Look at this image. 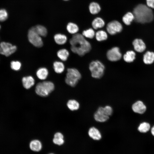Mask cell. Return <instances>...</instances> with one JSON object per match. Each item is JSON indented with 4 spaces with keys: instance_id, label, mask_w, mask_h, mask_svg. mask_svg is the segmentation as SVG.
I'll return each mask as SVG.
<instances>
[{
    "instance_id": "1",
    "label": "cell",
    "mask_w": 154,
    "mask_h": 154,
    "mask_svg": "<svg viewBox=\"0 0 154 154\" xmlns=\"http://www.w3.org/2000/svg\"><path fill=\"white\" fill-rule=\"evenodd\" d=\"M69 42L71 45V51L80 56H82L88 52L91 48L90 43L85 39L82 34L80 33L73 35Z\"/></svg>"
},
{
    "instance_id": "2",
    "label": "cell",
    "mask_w": 154,
    "mask_h": 154,
    "mask_svg": "<svg viewBox=\"0 0 154 154\" xmlns=\"http://www.w3.org/2000/svg\"><path fill=\"white\" fill-rule=\"evenodd\" d=\"M133 13L134 20L139 23H144L151 21L153 19V14L151 9L146 5L140 4L133 9Z\"/></svg>"
},
{
    "instance_id": "3",
    "label": "cell",
    "mask_w": 154,
    "mask_h": 154,
    "mask_svg": "<svg viewBox=\"0 0 154 154\" xmlns=\"http://www.w3.org/2000/svg\"><path fill=\"white\" fill-rule=\"evenodd\" d=\"M53 83L49 81H44L38 83L35 88L36 93L42 97L48 96L54 89Z\"/></svg>"
},
{
    "instance_id": "4",
    "label": "cell",
    "mask_w": 154,
    "mask_h": 154,
    "mask_svg": "<svg viewBox=\"0 0 154 154\" xmlns=\"http://www.w3.org/2000/svg\"><path fill=\"white\" fill-rule=\"evenodd\" d=\"M81 78V74L78 70L75 68H69L67 69L65 82L67 85L74 87Z\"/></svg>"
},
{
    "instance_id": "5",
    "label": "cell",
    "mask_w": 154,
    "mask_h": 154,
    "mask_svg": "<svg viewBox=\"0 0 154 154\" xmlns=\"http://www.w3.org/2000/svg\"><path fill=\"white\" fill-rule=\"evenodd\" d=\"M89 69L92 77L95 78L99 79L101 78L104 74L105 66L100 61H93L90 64Z\"/></svg>"
},
{
    "instance_id": "6",
    "label": "cell",
    "mask_w": 154,
    "mask_h": 154,
    "mask_svg": "<svg viewBox=\"0 0 154 154\" xmlns=\"http://www.w3.org/2000/svg\"><path fill=\"white\" fill-rule=\"evenodd\" d=\"M28 37L29 42L37 47H40L43 45L41 37L37 33L34 26L32 27L29 30Z\"/></svg>"
},
{
    "instance_id": "7",
    "label": "cell",
    "mask_w": 154,
    "mask_h": 154,
    "mask_svg": "<svg viewBox=\"0 0 154 154\" xmlns=\"http://www.w3.org/2000/svg\"><path fill=\"white\" fill-rule=\"evenodd\" d=\"M107 32L110 35H113L121 31L123 26L117 20H113L109 22L107 25Z\"/></svg>"
},
{
    "instance_id": "8",
    "label": "cell",
    "mask_w": 154,
    "mask_h": 154,
    "mask_svg": "<svg viewBox=\"0 0 154 154\" xmlns=\"http://www.w3.org/2000/svg\"><path fill=\"white\" fill-rule=\"evenodd\" d=\"M17 49V47L11 44L2 42L0 44V54L8 56L14 53Z\"/></svg>"
},
{
    "instance_id": "9",
    "label": "cell",
    "mask_w": 154,
    "mask_h": 154,
    "mask_svg": "<svg viewBox=\"0 0 154 154\" xmlns=\"http://www.w3.org/2000/svg\"><path fill=\"white\" fill-rule=\"evenodd\" d=\"M106 55L108 60L113 62L119 60L122 56L119 48L117 47H114L109 50Z\"/></svg>"
},
{
    "instance_id": "10",
    "label": "cell",
    "mask_w": 154,
    "mask_h": 154,
    "mask_svg": "<svg viewBox=\"0 0 154 154\" xmlns=\"http://www.w3.org/2000/svg\"><path fill=\"white\" fill-rule=\"evenodd\" d=\"M131 109L135 113L143 114L146 111L147 107L142 101L139 100L132 104Z\"/></svg>"
},
{
    "instance_id": "11",
    "label": "cell",
    "mask_w": 154,
    "mask_h": 154,
    "mask_svg": "<svg viewBox=\"0 0 154 154\" xmlns=\"http://www.w3.org/2000/svg\"><path fill=\"white\" fill-rule=\"evenodd\" d=\"M95 120L100 122H104L107 121L109 118V116L104 113L103 107H99L94 116Z\"/></svg>"
},
{
    "instance_id": "12",
    "label": "cell",
    "mask_w": 154,
    "mask_h": 154,
    "mask_svg": "<svg viewBox=\"0 0 154 154\" xmlns=\"http://www.w3.org/2000/svg\"><path fill=\"white\" fill-rule=\"evenodd\" d=\"M88 133L90 138L95 140H99L102 137V134L99 130L94 127L90 128Z\"/></svg>"
},
{
    "instance_id": "13",
    "label": "cell",
    "mask_w": 154,
    "mask_h": 154,
    "mask_svg": "<svg viewBox=\"0 0 154 154\" xmlns=\"http://www.w3.org/2000/svg\"><path fill=\"white\" fill-rule=\"evenodd\" d=\"M135 50L137 52H141L144 51L146 48V45L142 40L136 39L132 43Z\"/></svg>"
},
{
    "instance_id": "14",
    "label": "cell",
    "mask_w": 154,
    "mask_h": 154,
    "mask_svg": "<svg viewBox=\"0 0 154 154\" xmlns=\"http://www.w3.org/2000/svg\"><path fill=\"white\" fill-rule=\"evenodd\" d=\"M88 9L90 14L92 15H96L100 12L101 8L98 3L95 1H92L89 5Z\"/></svg>"
},
{
    "instance_id": "15",
    "label": "cell",
    "mask_w": 154,
    "mask_h": 154,
    "mask_svg": "<svg viewBox=\"0 0 154 154\" xmlns=\"http://www.w3.org/2000/svg\"><path fill=\"white\" fill-rule=\"evenodd\" d=\"M105 23L104 19L100 17L95 18L92 22V26L94 29H97L103 28L105 25Z\"/></svg>"
},
{
    "instance_id": "16",
    "label": "cell",
    "mask_w": 154,
    "mask_h": 154,
    "mask_svg": "<svg viewBox=\"0 0 154 154\" xmlns=\"http://www.w3.org/2000/svg\"><path fill=\"white\" fill-rule=\"evenodd\" d=\"M23 87L27 89H29L32 87L35 84V80L31 76H28L23 77L22 80Z\"/></svg>"
},
{
    "instance_id": "17",
    "label": "cell",
    "mask_w": 154,
    "mask_h": 154,
    "mask_svg": "<svg viewBox=\"0 0 154 154\" xmlns=\"http://www.w3.org/2000/svg\"><path fill=\"white\" fill-rule=\"evenodd\" d=\"M66 29L69 33L73 35L77 33L79 30L78 25L76 23L72 22H70L67 24Z\"/></svg>"
},
{
    "instance_id": "18",
    "label": "cell",
    "mask_w": 154,
    "mask_h": 154,
    "mask_svg": "<svg viewBox=\"0 0 154 154\" xmlns=\"http://www.w3.org/2000/svg\"><path fill=\"white\" fill-rule=\"evenodd\" d=\"M143 61L146 64H150L154 61V52L148 51L144 54Z\"/></svg>"
},
{
    "instance_id": "19",
    "label": "cell",
    "mask_w": 154,
    "mask_h": 154,
    "mask_svg": "<svg viewBox=\"0 0 154 154\" xmlns=\"http://www.w3.org/2000/svg\"><path fill=\"white\" fill-rule=\"evenodd\" d=\"M48 74V70L44 67L39 68L36 72L37 77L41 80H44L47 78Z\"/></svg>"
},
{
    "instance_id": "20",
    "label": "cell",
    "mask_w": 154,
    "mask_h": 154,
    "mask_svg": "<svg viewBox=\"0 0 154 154\" xmlns=\"http://www.w3.org/2000/svg\"><path fill=\"white\" fill-rule=\"evenodd\" d=\"M134 20V16L133 13L128 12L126 13L123 16L122 21L126 25H129Z\"/></svg>"
},
{
    "instance_id": "21",
    "label": "cell",
    "mask_w": 154,
    "mask_h": 154,
    "mask_svg": "<svg viewBox=\"0 0 154 154\" xmlns=\"http://www.w3.org/2000/svg\"><path fill=\"white\" fill-rule=\"evenodd\" d=\"M55 42L59 45H62L66 43L67 40V37L64 35L58 33L54 36Z\"/></svg>"
},
{
    "instance_id": "22",
    "label": "cell",
    "mask_w": 154,
    "mask_h": 154,
    "mask_svg": "<svg viewBox=\"0 0 154 154\" xmlns=\"http://www.w3.org/2000/svg\"><path fill=\"white\" fill-rule=\"evenodd\" d=\"M29 146L31 149L35 151H40L42 147L41 142L37 139L32 141L30 143Z\"/></svg>"
},
{
    "instance_id": "23",
    "label": "cell",
    "mask_w": 154,
    "mask_h": 154,
    "mask_svg": "<svg viewBox=\"0 0 154 154\" xmlns=\"http://www.w3.org/2000/svg\"><path fill=\"white\" fill-rule=\"evenodd\" d=\"M67 106L70 110L73 111L77 110L79 109L80 104L77 100L74 99H71L67 102Z\"/></svg>"
},
{
    "instance_id": "24",
    "label": "cell",
    "mask_w": 154,
    "mask_h": 154,
    "mask_svg": "<svg viewBox=\"0 0 154 154\" xmlns=\"http://www.w3.org/2000/svg\"><path fill=\"white\" fill-rule=\"evenodd\" d=\"M63 138V135L60 132H57L54 135L53 141L54 144L60 145L63 144L64 142Z\"/></svg>"
},
{
    "instance_id": "25",
    "label": "cell",
    "mask_w": 154,
    "mask_h": 154,
    "mask_svg": "<svg viewBox=\"0 0 154 154\" xmlns=\"http://www.w3.org/2000/svg\"><path fill=\"white\" fill-rule=\"evenodd\" d=\"M135 53L133 51H128L126 52L123 56L124 60L127 62H131L135 59Z\"/></svg>"
},
{
    "instance_id": "26",
    "label": "cell",
    "mask_w": 154,
    "mask_h": 154,
    "mask_svg": "<svg viewBox=\"0 0 154 154\" xmlns=\"http://www.w3.org/2000/svg\"><path fill=\"white\" fill-rule=\"evenodd\" d=\"M151 127L150 124L146 122L141 123L137 128V130L140 132L145 133L148 131Z\"/></svg>"
},
{
    "instance_id": "27",
    "label": "cell",
    "mask_w": 154,
    "mask_h": 154,
    "mask_svg": "<svg viewBox=\"0 0 154 154\" xmlns=\"http://www.w3.org/2000/svg\"><path fill=\"white\" fill-rule=\"evenodd\" d=\"M37 33L41 36L46 37L47 34V30L45 27L40 25H38L34 26Z\"/></svg>"
},
{
    "instance_id": "28",
    "label": "cell",
    "mask_w": 154,
    "mask_h": 154,
    "mask_svg": "<svg viewBox=\"0 0 154 154\" xmlns=\"http://www.w3.org/2000/svg\"><path fill=\"white\" fill-rule=\"evenodd\" d=\"M58 57L62 60L66 61L69 56V52L65 49H62L59 50L57 52Z\"/></svg>"
},
{
    "instance_id": "29",
    "label": "cell",
    "mask_w": 154,
    "mask_h": 154,
    "mask_svg": "<svg viewBox=\"0 0 154 154\" xmlns=\"http://www.w3.org/2000/svg\"><path fill=\"white\" fill-rule=\"evenodd\" d=\"M96 39L98 41H101L106 40L108 38L107 33L104 31L100 30L95 33Z\"/></svg>"
},
{
    "instance_id": "30",
    "label": "cell",
    "mask_w": 154,
    "mask_h": 154,
    "mask_svg": "<svg viewBox=\"0 0 154 154\" xmlns=\"http://www.w3.org/2000/svg\"><path fill=\"white\" fill-rule=\"evenodd\" d=\"M53 68L54 71L57 73H61L64 69L63 63L59 61H55L53 63Z\"/></svg>"
},
{
    "instance_id": "31",
    "label": "cell",
    "mask_w": 154,
    "mask_h": 154,
    "mask_svg": "<svg viewBox=\"0 0 154 154\" xmlns=\"http://www.w3.org/2000/svg\"><path fill=\"white\" fill-rule=\"evenodd\" d=\"M82 34L86 38H92L95 36V33L93 29L90 28L84 30L82 32Z\"/></svg>"
},
{
    "instance_id": "32",
    "label": "cell",
    "mask_w": 154,
    "mask_h": 154,
    "mask_svg": "<svg viewBox=\"0 0 154 154\" xmlns=\"http://www.w3.org/2000/svg\"><path fill=\"white\" fill-rule=\"evenodd\" d=\"M8 13L6 9H0V22L5 21L8 18Z\"/></svg>"
},
{
    "instance_id": "33",
    "label": "cell",
    "mask_w": 154,
    "mask_h": 154,
    "mask_svg": "<svg viewBox=\"0 0 154 154\" xmlns=\"http://www.w3.org/2000/svg\"><path fill=\"white\" fill-rule=\"evenodd\" d=\"M21 63L18 61H13L11 63V67L13 70L17 71L20 70L21 67Z\"/></svg>"
},
{
    "instance_id": "34",
    "label": "cell",
    "mask_w": 154,
    "mask_h": 154,
    "mask_svg": "<svg viewBox=\"0 0 154 154\" xmlns=\"http://www.w3.org/2000/svg\"><path fill=\"white\" fill-rule=\"evenodd\" d=\"M103 109L104 112L105 114L109 117L113 114V109L110 106L107 105L104 107H103Z\"/></svg>"
},
{
    "instance_id": "35",
    "label": "cell",
    "mask_w": 154,
    "mask_h": 154,
    "mask_svg": "<svg viewBox=\"0 0 154 154\" xmlns=\"http://www.w3.org/2000/svg\"><path fill=\"white\" fill-rule=\"evenodd\" d=\"M146 1L148 7L154 9V0H146Z\"/></svg>"
},
{
    "instance_id": "36",
    "label": "cell",
    "mask_w": 154,
    "mask_h": 154,
    "mask_svg": "<svg viewBox=\"0 0 154 154\" xmlns=\"http://www.w3.org/2000/svg\"><path fill=\"white\" fill-rule=\"evenodd\" d=\"M151 134L154 136V125L151 127Z\"/></svg>"
},
{
    "instance_id": "37",
    "label": "cell",
    "mask_w": 154,
    "mask_h": 154,
    "mask_svg": "<svg viewBox=\"0 0 154 154\" xmlns=\"http://www.w3.org/2000/svg\"><path fill=\"white\" fill-rule=\"evenodd\" d=\"M64 1H69L70 0H62Z\"/></svg>"
},
{
    "instance_id": "38",
    "label": "cell",
    "mask_w": 154,
    "mask_h": 154,
    "mask_svg": "<svg viewBox=\"0 0 154 154\" xmlns=\"http://www.w3.org/2000/svg\"><path fill=\"white\" fill-rule=\"evenodd\" d=\"M1 28V26L0 25V29Z\"/></svg>"
},
{
    "instance_id": "39",
    "label": "cell",
    "mask_w": 154,
    "mask_h": 154,
    "mask_svg": "<svg viewBox=\"0 0 154 154\" xmlns=\"http://www.w3.org/2000/svg\"><path fill=\"white\" fill-rule=\"evenodd\" d=\"M50 154H52V153H50Z\"/></svg>"
}]
</instances>
